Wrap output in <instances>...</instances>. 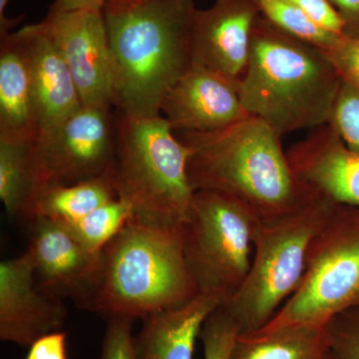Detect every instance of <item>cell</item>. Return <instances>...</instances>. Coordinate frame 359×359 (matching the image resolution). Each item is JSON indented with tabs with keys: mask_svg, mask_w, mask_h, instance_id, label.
Returning <instances> with one entry per match:
<instances>
[{
	"mask_svg": "<svg viewBox=\"0 0 359 359\" xmlns=\"http://www.w3.org/2000/svg\"><path fill=\"white\" fill-rule=\"evenodd\" d=\"M325 327L292 325L238 334L230 359H325Z\"/></svg>",
	"mask_w": 359,
	"mask_h": 359,
	"instance_id": "obj_19",
	"label": "cell"
},
{
	"mask_svg": "<svg viewBox=\"0 0 359 359\" xmlns=\"http://www.w3.org/2000/svg\"><path fill=\"white\" fill-rule=\"evenodd\" d=\"M66 339L62 330L45 335L29 347L25 359H67Z\"/></svg>",
	"mask_w": 359,
	"mask_h": 359,
	"instance_id": "obj_30",
	"label": "cell"
},
{
	"mask_svg": "<svg viewBox=\"0 0 359 359\" xmlns=\"http://www.w3.org/2000/svg\"><path fill=\"white\" fill-rule=\"evenodd\" d=\"M9 1L11 0H0V36L1 37L8 34L9 29H11L21 20V18H18L16 20L6 18V9Z\"/></svg>",
	"mask_w": 359,
	"mask_h": 359,
	"instance_id": "obj_33",
	"label": "cell"
},
{
	"mask_svg": "<svg viewBox=\"0 0 359 359\" xmlns=\"http://www.w3.org/2000/svg\"><path fill=\"white\" fill-rule=\"evenodd\" d=\"M116 199L112 173L73 185L46 184L37 189L29 221L36 217L57 222L79 219Z\"/></svg>",
	"mask_w": 359,
	"mask_h": 359,
	"instance_id": "obj_20",
	"label": "cell"
},
{
	"mask_svg": "<svg viewBox=\"0 0 359 359\" xmlns=\"http://www.w3.org/2000/svg\"><path fill=\"white\" fill-rule=\"evenodd\" d=\"M259 13L282 32L327 50L344 36L328 32L309 20L301 9L290 0H256Z\"/></svg>",
	"mask_w": 359,
	"mask_h": 359,
	"instance_id": "obj_23",
	"label": "cell"
},
{
	"mask_svg": "<svg viewBox=\"0 0 359 359\" xmlns=\"http://www.w3.org/2000/svg\"><path fill=\"white\" fill-rule=\"evenodd\" d=\"M112 108L85 106L32 145L39 186L73 185L112 173L116 150Z\"/></svg>",
	"mask_w": 359,
	"mask_h": 359,
	"instance_id": "obj_9",
	"label": "cell"
},
{
	"mask_svg": "<svg viewBox=\"0 0 359 359\" xmlns=\"http://www.w3.org/2000/svg\"><path fill=\"white\" fill-rule=\"evenodd\" d=\"M313 21L316 25L334 33L346 36V25L337 9L328 0H290Z\"/></svg>",
	"mask_w": 359,
	"mask_h": 359,
	"instance_id": "obj_29",
	"label": "cell"
},
{
	"mask_svg": "<svg viewBox=\"0 0 359 359\" xmlns=\"http://www.w3.org/2000/svg\"><path fill=\"white\" fill-rule=\"evenodd\" d=\"M102 280L88 311L107 320H144L199 294L184 252L183 226L130 219L103 250Z\"/></svg>",
	"mask_w": 359,
	"mask_h": 359,
	"instance_id": "obj_4",
	"label": "cell"
},
{
	"mask_svg": "<svg viewBox=\"0 0 359 359\" xmlns=\"http://www.w3.org/2000/svg\"><path fill=\"white\" fill-rule=\"evenodd\" d=\"M131 218V207L126 201L118 198L81 218L58 223L85 249L101 252Z\"/></svg>",
	"mask_w": 359,
	"mask_h": 359,
	"instance_id": "obj_22",
	"label": "cell"
},
{
	"mask_svg": "<svg viewBox=\"0 0 359 359\" xmlns=\"http://www.w3.org/2000/svg\"><path fill=\"white\" fill-rule=\"evenodd\" d=\"M107 0H55L54 6L63 11H82V9H93L103 11Z\"/></svg>",
	"mask_w": 359,
	"mask_h": 359,
	"instance_id": "obj_32",
	"label": "cell"
},
{
	"mask_svg": "<svg viewBox=\"0 0 359 359\" xmlns=\"http://www.w3.org/2000/svg\"><path fill=\"white\" fill-rule=\"evenodd\" d=\"M132 325L126 318L108 320L99 359H136Z\"/></svg>",
	"mask_w": 359,
	"mask_h": 359,
	"instance_id": "obj_27",
	"label": "cell"
},
{
	"mask_svg": "<svg viewBox=\"0 0 359 359\" xmlns=\"http://www.w3.org/2000/svg\"><path fill=\"white\" fill-rule=\"evenodd\" d=\"M346 25V36L359 37V0H328Z\"/></svg>",
	"mask_w": 359,
	"mask_h": 359,
	"instance_id": "obj_31",
	"label": "cell"
},
{
	"mask_svg": "<svg viewBox=\"0 0 359 359\" xmlns=\"http://www.w3.org/2000/svg\"><path fill=\"white\" fill-rule=\"evenodd\" d=\"M287 156L297 179L320 197L359 207V153L347 148L330 125L311 130Z\"/></svg>",
	"mask_w": 359,
	"mask_h": 359,
	"instance_id": "obj_15",
	"label": "cell"
},
{
	"mask_svg": "<svg viewBox=\"0 0 359 359\" xmlns=\"http://www.w3.org/2000/svg\"><path fill=\"white\" fill-rule=\"evenodd\" d=\"M335 205L320 197L301 211L257 224L249 273L222 304L238 325V334H255L266 327L299 289L311 242Z\"/></svg>",
	"mask_w": 359,
	"mask_h": 359,
	"instance_id": "obj_6",
	"label": "cell"
},
{
	"mask_svg": "<svg viewBox=\"0 0 359 359\" xmlns=\"http://www.w3.org/2000/svg\"><path fill=\"white\" fill-rule=\"evenodd\" d=\"M355 308H359V207L337 204L311 242L299 289L259 332L292 325L323 327L334 316Z\"/></svg>",
	"mask_w": 359,
	"mask_h": 359,
	"instance_id": "obj_7",
	"label": "cell"
},
{
	"mask_svg": "<svg viewBox=\"0 0 359 359\" xmlns=\"http://www.w3.org/2000/svg\"><path fill=\"white\" fill-rule=\"evenodd\" d=\"M67 318L62 299L37 285L32 254L0 264V339L22 347L61 332Z\"/></svg>",
	"mask_w": 359,
	"mask_h": 359,
	"instance_id": "obj_13",
	"label": "cell"
},
{
	"mask_svg": "<svg viewBox=\"0 0 359 359\" xmlns=\"http://www.w3.org/2000/svg\"><path fill=\"white\" fill-rule=\"evenodd\" d=\"M323 51L340 78L359 90V37H341L334 46Z\"/></svg>",
	"mask_w": 359,
	"mask_h": 359,
	"instance_id": "obj_28",
	"label": "cell"
},
{
	"mask_svg": "<svg viewBox=\"0 0 359 359\" xmlns=\"http://www.w3.org/2000/svg\"><path fill=\"white\" fill-rule=\"evenodd\" d=\"M65 57L82 104L112 108L113 59L103 11H63L52 4L42 21Z\"/></svg>",
	"mask_w": 359,
	"mask_h": 359,
	"instance_id": "obj_10",
	"label": "cell"
},
{
	"mask_svg": "<svg viewBox=\"0 0 359 359\" xmlns=\"http://www.w3.org/2000/svg\"><path fill=\"white\" fill-rule=\"evenodd\" d=\"M238 334L235 321L219 306L210 314L201 330L199 339L204 347V359H230Z\"/></svg>",
	"mask_w": 359,
	"mask_h": 359,
	"instance_id": "obj_26",
	"label": "cell"
},
{
	"mask_svg": "<svg viewBox=\"0 0 359 359\" xmlns=\"http://www.w3.org/2000/svg\"><path fill=\"white\" fill-rule=\"evenodd\" d=\"M325 359H327V358H325Z\"/></svg>",
	"mask_w": 359,
	"mask_h": 359,
	"instance_id": "obj_34",
	"label": "cell"
},
{
	"mask_svg": "<svg viewBox=\"0 0 359 359\" xmlns=\"http://www.w3.org/2000/svg\"><path fill=\"white\" fill-rule=\"evenodd\" d=\"M194 0H107L103 8L113 59L114 109L160 114L170 89L195 62Z\"/></svg>",
	"mask_w": 359,
	"mask_h": 359,
	"instance_id": "obj_1",
	"label": "cell"
},
{
	"mask_svg": "<svg viewBox=\"0 0 359 359\" xmlns=\"http://www.w3.org/2000/svg\"><path fill=\"white\" fill-rule=\"evenodd\" d=\"M327 359H359V308L334 316L325 327Z\"/></svg>",
	"mask_w": 359,
	"mask_h": 359,
	"instance_id": "obj_24",
	"label": "cell"
},
{
	"mask_svg": "<svg viewBox=\"0 0 359 359\" xmlns=\"http://www.w3.org/2000/svg\"><path fill=\"white\" fill-rule=\"evenodd\" d=\"M39 137L32 74L16 32L0 45V141L32 145Z\"/></svg>",
	"mask_w": 359,
	"mask_h": 359,
	"instance_id": "obj_18",
	"label": "cell"
},
{
	"mask_svg": "<svg viewBox=\"0 0 359 359\" xmlns=\"http://www.w3.org/2000/svg\"><path fill=\"white\" fill-rule=\"evenodd\" d=\"M189 151L194 191L215 190L242 201L261 221L301 211L320 197L295 176L280 136L249 116L217 131L175 132Z\"/></svg>",
	"mask_w": 359,
	"mask_h": 359,
	"instance_id": "obj_2",
	"label": "cell"
},
{
	"mask_svg": "<svg viewBox=\"0 0 359 359\" xmlns=\"http://www.w3.org/2000/svg\"><path fill=\"white\" fill-rule=\"evenodd\" d=\"M30 151L28 144L0 141V199L11 218L26 223L39 187Z\"/></svg>",
	"mask_w": 359,
	"mask_h": 359,
	"instance_id": "obj_21",
	"label": "cell"
},
{
	"mask_svg": "<svg viewBox=\"0 0 359 359\" xmlns=\"http://www.w3.org/2000/svg\"><path fill=\"white\" fill-rule=\"evenodd\" d=\"M328 125L347 148L359 153V90L342 79Z\"/></svg>",
	"mask_w": 359,
	"mask_h": 359,
	"instance_id": "obj_25",
	"label": "cell"
},
{
	"mask_svg": "<svg viewBox=\"0 0 359 359\" xmlns=\"http://www.w3.org/2000/svg\"><path fill=\"white\" fill-rule=\"evenodd\" d=\"M160 114L174 132L217 131L250 116L241 101L238 80L194 62L168 91Z\"/></svg>",
	"mask_w": 359,
	"mask_h": 359,
	"instance_id": "obj_12",
	"label": "cell"
},
{
	"mask_svg": "<svg viewBox=\"0 0 359 359\" xmlns=\"http://www.w3.org/2000/svg\"><path fill=\"white\" fill-rule=\"evenodd\" d=\"M223 304L218 295L198 294L184 306L144 318L134 337L136 359H193L205 320Z\"/></svg>",
	"mask_w": 359,
	"mask_h": 359,
	"instance_id": "obj_17",
	"label": "cell"
},
{
	"mask_svg": "<svg viewBox=\"0 0 359 359\" xmlns=\"http://www.w3.org/2000/svg\"><path fill=\"white\" fill-rule=\"evenodd\" d=\"M259 15L256 0H214L209 8L197 9L193 26L196 62L240 80Z\"/></svg>",
	"mask_w": 359,
	"mask_h": 359,
	"instance_id": "obj_14",
	"label": "cell"
},
{
	"mask_svg": "<svg viewBox=\"0 0 359 359\" xmlns=\"http://www.w3.org/2000/svg\"><path fill=\"white\" fill-rule=\"evenodd\" d=\"M112 178L132 218L155 226H183L193 190L187 173L189 151L162 115L137 117L115 112Z\"/></svg>",
	"mask_w": 359,
	"mask_h": 359,
	"instance_id": "obj_5",
	"label": "cell"
},
{
	"mask_svg": "<svg viewBox=\"0 0 359 359\" xmlns=\"http://www.w3.org/2000/svg\"><path fill=\"white\" fill-rule=\"evenodd\" d=\"M29 247L39 289L88 311L102 280L103 252L85 249L62 224L36 217L28 222Z\"/></svg>",
	"mask_w": 359,
	"mask_h": 359,
	"instance_id": "obj_11",
	"label": "cell"
},
{
	"mask_svg": "<svg viewBox=\"0 0 359 359\" xmlns=\"http://www.w3.org/2000/svg\"><path fill=\"white\" fill-rule=\"evenodd\" d=\"M340 84L321 49L257 18L247 67L238 80L241 101L250 115L280 137L318 128L330 123Z\"/></svg>",
	"mask_w": 359,
	"mask_h": 359,
	"instance_id": "obj_3",
	"label": "cell"
},
{
	"mask_svg": "<svg viewBox=\"0 0 359 359\" xmlns=\"http://www.w3.org/2000/svg\"><path fill=\"white\" fill-rule=\"evenodd\" d=\"M16 34L29 63L40 136L55 128L83 104L69 67L43 23L23 26Z\"/></svg>",
	"mask_w": 359,
	"mask_h": 359,
	"instance_id": "obj_16",
	"label": "cell"
},
{
	"mask_svg": "<svg viewBox=\"0 0 359 359\" xmlns=\"http://www.w3.org/2000/svg\"><path fill=\"white\" fill-rule=\"evenodd\" d=\"M261 219L242 201L215 190H197L183 224L187 266L199 294L224 304L240 289L252 264Z\"/></svg>",
	"mask_w": 359,
	"mask_h": 359,
	"instance_id": "obj_8",
	"label": "cell"
}]
</instances>
